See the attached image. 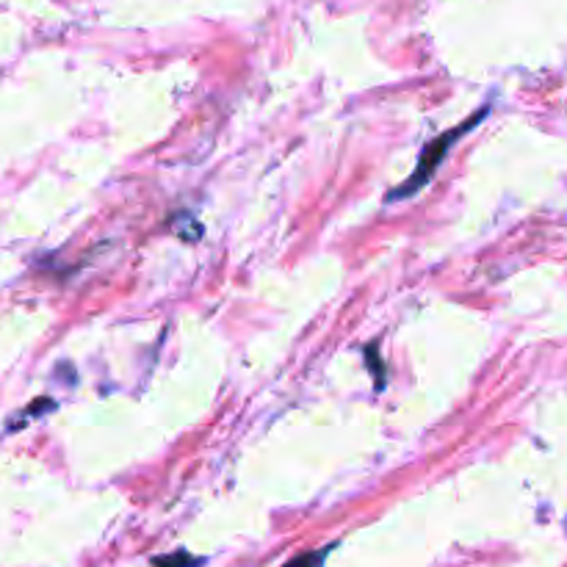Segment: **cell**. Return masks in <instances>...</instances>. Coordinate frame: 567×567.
<instances>
[{"instance_id": "1", "label": "cell", "mask_w": 567, "mask_h": 567, "mask_svg": "<svg viewBox=\"0 0 567 567\" xmlns=\"http://www.w3.org/2000/svg\"><path fill=\"white\" fill-rule=\"evenodd\" d=\"M482 116H485V114H476V116H471L468 122H463V125H460V127H454V131H446V133H441V136H437L435 142H430V144H426L424 155H421L419 166H415V172H413V175H410V181H404L402 186H399V188H393V192L388 194V199H408V197H413V194H419L421 188H424L426 183H430L432 177H435L437 166H441L443 161H446V155H449V150H452V144L457 142V138H463L465 133H468L471 127H474L476 122L482 120Z\"/></svg>"}, {"instance_id": "2", "label": "cell", "mask_w": 567, "mask_h": 567, "mask_svg": "<svg viewBox=\"0 0 567 567\" xmlns=\"http://www.w3.org/2000/svg\"><path fill=\"white\" fill-rule=\"evenodd\" d=\"M203 563L205 559L192 557V554H186V551H177L175 557H155L153 559L155 567H199Z\"/></svg>"}, {"instance_id": "3", "label": "cell", "mask_w": 567, "mask_h": 567, "mask_svg": "<svg viewBox=\"0 0 567 567\" xmlns=\"http://www.w3.org/2000/svg\"><path fill=\"white\" fill-rule=\"evenodd\" d=\"M327 554H330V548H327V551L305 554V557H297V559H293V563H288L286 567H324Z\"/></svg>"}, {"instance_id": "4", "label": "cell", "mask_w": 567, "mask_h": 567, "mask_svg": "<svg viewBox=\"0 0 567 567\" xmlns=\"http://www.w3.org/2000/svg\"><path fill=\"white\" fill-rule=\"evenodd\" d=\"M565 526H567V524H565Z\"/></svg>"}]
</instances>
